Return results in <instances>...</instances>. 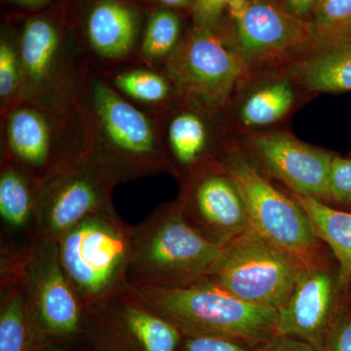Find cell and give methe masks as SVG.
<instances>
[{"instance_id": "e0dca14e", "label": "cell", "mask_w": 351, "mask_h": 351, "mask_svg": "<svg viewBox=\"0 0 351 351\" xmlns=\"http://www.w3.org/2000/svg\"><path fill=\"white\" fill-rule=\"evenodd\" d=\"M156 119L169 174L178 184L221 161L230 145L221 114L182 99Z\"/></svg>"}, {"instance_id": "836d02e7", "label": "cell", "mask_w": 351, "mask_h": 351, "mask_svg": "<svg viewBox=\"0 0 351 351\" xmlns=\"http://www.w3.org/2000/svg\"><path fill=\"white\" fill-rule=\"evenodd\" d=\"M73 341H46V343H38V345L34 346L32 351H93L87 343L85 348L71 346V345L73 343Z\"/></svg>"}, {"instance_id": "d4e9b609", "label": "cell", "mask_w": 351, "mask_h": 351, "mask_svg": "<svg viewBox=\"0 0 351 351\" xmlns=\"http://www.w3.org/2000/svg\"><path fill=\"white\" fill-rule=\"evenodd\" d=\"M182 21L180 14L159 7L147 18L138 46L136 63L161 68L181 43Z\"/></svg>"}, {"instance_id": "d6a6232c", "label": "cell", "mask_w": 351, "mask_h": 351, "mask_svg": "<svg viewBox=\"0 0 351 351\" xmlns=\"http://www.w3.org/2000/svg\"><path fill=\"white\" fill-rule=\"evenodd\" d=\"M281 4L300 19L309 23L318 0H279Z\"/></svg>"}, {"instance_id": "8992f818", "label": "cell", "mask_w": 351, "mask_h": 351, "mask_svg": "<svg viewBox=\"0 0 351 351\" xmlns=\"http://www.w3.org/2000/svg\"><path fill=\"white\" fill-rule=\"evenodd\" d=\"M133 232L119 215L98 213L58 239L60 263L84 306L128 287Z\"/></svg>"}, {"instance_id": "7a4b0ae2", "label": "cell", "mask_w": 351, "mask_h": 351, "mask_svg": "<svg viewBox=\"0 0 351 351\" xmlns=\"http://www.w3.org/2000/svg\"><path fill=\"white\" fill-rule=\"evenodd\" d=\"M221 253L184 221L177 200L162 203L134 226L127 283L188 287L206 278Z\"/></svg>"}, {"instance_id": "9c48e42d", "label": "cell", "mask_w": 351, "mask_h": 351, "mask_svg": "<svg viewBox=\"0 0 351 351\" xmlns=\"http://www.w3.org/2000/svg\"><path fill=\"white\" fill-rule=\"evenodd\" d=\"M221 161L241 191L252 230L302 261L325 246L304 210L260 174L232 138Z\"/></svg>"}, {"instance_id": "d6986e66", "label": "cell", "mask_w": 351, "mask_h": 351, "mask_svg": "<svg viewBox=\"0 0 351 351\" xmlns=\"http://www.w3.org/2000/svg\"><path fill=\"white\" fill-rule=\"evenodd\" d=\"M142 18L124 0H93L77 36L88 63L99 69L136 63L142 38Z\"/></svg>"}, {"instance_id": "3957f363", "label": "cell", "mask_w": 351, "mask_h": 351, "mask_svg": "<svg viewBox=\"0 0 351 351\" xmlns=\"http://www.w3.org/2000/svg\"><path fill=\"white\" fill-rule=\"evenodd\" d=\"M129 288L184 337L263 343L277 335L276 309L241 301L207 279L182 288Z\"/></svg>"}, {"instance_id": "5bb4252c", "label": "cell", "mask_w": 351, "mask_h": 351, "mask_svg": "<svg viewBox=\"0 0 351 351\" xmlns=\"http://www.w3.org/2000/svg\"><path fill=\"white\" fill-rule=\"evenodd\" d=\"M230 138L246 160L269 181L329 203L332 165L337 154L279 129Z\"/></svg>"}, {"instance_id": "7c38bea8", "label": "cell", "mask_w": 351, "mask_h": 351, "mask_svg": "<svg viewBox=\"0 0 351 351\" xmlns=\"http://www.w3.org/2000/svg\"><path fill=\"white\" fill-rule=\"evenodd\" d=\"M339 263L325 246L302 263L292 292L277 309V335L293 337L322 351L328 335L348 304Z\"/></svg>"}, {"instance_id": "2e32d148", "label": "cell", "mask_w": 351, "mask_h": 351, "mask_svg": "<svg viewBox=\"0 0 351 351\" xmlns=\"http://www.w3.org/2000/svg\"><path fill=\"white\" fill-rule=\"evenodd\" d=\"M117 184L86 154L40 181V239L58 242L90 215L117 214L112 199Z\"/></svg>"}, {"instance_id": "9a60e30c", "label": "cell", "mask_w": 351, "mask_h": 351, "mask_svg": "<svg viewBox=\"0 0 351 351\" xmlns=\"http://www.w3.org/2000/svg\"><path fill=\"white\" fill-rule=\"evenodd\" d=\"M182 218L202 239L223 248L252 230L241 191L223 161L179 182Z\"/></svg>"}, {"instance_id": "44dd1931", "label": "cell", "mask_w": 351, "mask_h": 351, "mask_svg": "<svg viewBox=\"0 0 351 351\" xmlns=\"http://www.w3.org/2000/svg\"><path fill=\"white\" fill-rule=\"evenodd\" d=\"M284 69L306 94L351 91V27L313 36Z\"/></svg>"}, {"instance_id": "f1b7e54d", "label": "cell", "mask_w": 351, "mask_h": 351, "mask_svg": "<svg viewBox=\"0 0 351 351\" xmlns=\"http://www.w3.org/2000/svg\"><path fill=\"white\" fill-rule=\"evenodd\" d=\"M265 343L221 337H184L180 351H263Z\"/></svg>"}, {"instance_id": "ac0fdd59", "label": "cell", "mask_w": 351, "mask_h": 351, "mask_svg": "<svg viewBox=\"0 0 351 351\" xmlns=\"http://www.w3.org/2000/svg\"><path fill=\"white\" fill-rule=\"evenodd\" d=\"M306 94L286 69L252 75L221 114L230 137L274 130Z\"/></svg>"}, {"instance_id": "ffe728a7", "label": "cell", "mask_w": 351, "mask_h": 351, "mask_svg": "<svg viewBox=\"0 0 351 351\" xmlns=\"http://www.w3.org/2000/svg\"><path fill=\"white\" fill-rule=\"evenodd\" d=\"M40 239V181L0 158V258L27 257Z\"/></svg>"}, {"instance_id": "f546056e", "label": "cell", "mask_w": 351, "mask_h": 351, "mask_svg": "<svg viewBox=\"0 0 351 351\" xmlns=\"http://www.w3.org/2000/svg\"><path fill=\"white\" fill-rule=\"evenodd\" d=\"M228 0H195L193 25L218 31Z\"/></svg>"}, {"instance_id": "cb8c5ba5", "label": "cell", "mask_w": 351, "mask_h": 351, "mask_svg": "<svg viewBox=\"0 0 351 351\" xmlns=\"http://www.w3.org/2000/svg\"><path fill=\"white\" fill-rule=\"evenodd\" d=\"M34 346L23 276L0 282V351H32Z\"/></svg>"}, {"instance_id": "ba28073f", "label": "cell", "mask_w": 351, "mask_h": 351, "mask_svg": "<svg viewBox=\"0 0 351 351\" xmlns=\"http://www.w3.org/2000/svg\"><path fill=\"white\" fill-rule=\"evenodd\" d=\"M302 263L251 230L221 248L205 279L241 301L277 311L292 292Z\"/></svg>"}, {"instance_id": "8fae6325", "label": "cell", "mask_w": 351, "mask_h": 351, "mask_svg": "<svg viewBox=\"0 0 351 351\" xmlns=\"http://www.w3.org/2000/svg\"><path fill=\"white\" fill-rule=\"evenodd\" d=\"M83 339L93 351H180L184 335L128 286L84 306Z\"/></svg>"}, {"instance_id": "4fadbf2b", "label": "cell", "mask_w": 351, "mask_h": 351, "mask_svg": "<svg viewBox=\"0 0 351 351\" xmlns=\"http://www.w3.org/2000/svg\"><path fill=\"white\" fill-rule=\"evenodd\" d=\"M23 288L31 315L34 346L46 341L83 339L84 304L64 272L57 241L39 240L25 263Z\"/></svg>"}, {"instance_id": "484cf974", "label": "cell", "mask_w": 351, "mask_h": 351, "mask_svg": "<svg viewBox=\"0 0 351 351\" xmlns=\"http://www.w3.org/2000/svg\"><path fill=\"white\" fill-rule=\"evenodd\" d=\"M22 66L16 29L4 25L0 34V114L21 101Z\"/></svg>"}, {"instance_id": "52a82bcc", "label": "cell", "mask_w": 351, "mask_h": 351, "mask_svg": "<svg viewBox=\"0 0 351 351\" xmlns=\"http://www.w3.org/2000/svg\"><path fill=\"white\" fill-rule=\"evenodd\" d=\"M161 68L180 99L218 114L252 75L218 31L195 25Z\"/></svg>"}, {"instance_id": "8d00e7d4", "label": "cell", "mask_w": 351, "mask_h": 351, "mask_svg": "<svg viewBox=\"0 0 351 351\" xmlns=\"http://www.w3.org/2000/svg\"><path fill=\"white\" fill-rule=\"evenodd\" d=\"M348 304H350V306L351 307V288L348 290Z\"/></svg>"}, {"instance_id": "83f0119b", "label": "cell", "mask_w": 351, "mask_h": 351, "mask_svg": "<svg viewBox=\"0 0 351 351\" xmlns=\"http://www.w3.org/2000/svg\"><path fill=\"white\" fill-rule=\"evenodd\" d=\"M328 205L343 211L351 212V157L335 156Z\"/></svg>"}, {"instance_id": "e575fe53", "label": "cell", "mask_w": 351, "mask_h": 351, "mask_svg": "<svg viewBox=\"0 0 351 351\" xmlns=\"http://www.w3.org/2000/svg\"><path fill=\"white\" fill-rule=\"evenodd\" d=\"M152 2L159 4L164 8L173 9V10H184L191 8L193 10L195 0H151Z\"/></svg>"}, {"instance_id": "d590c367", "label": "cell", "mask_w": 351, "mask_h": 351, "mask_svg": "<svg viewBox=\"0 0 351 351\" xmlns=\"http://www.w3.org/2000/svg\"><path fill=\"white\" fill-rule=\"evenodd\" d=\"M9 3L20 7V8L29 9V10H38L48 5L52 0H5Z\"/></svg>"}, {"instance_id": "4316f807", "label": "cell", "mask_w": 351, "mask_h": 351, "mask_svg": "<svg viewBox=\"0 0 351 351\" xmlns=\"http://www.w3.org/2000/svg\"><path fill=\"white\" fill-rule=\"evenodd\" d=\"M309 24L313 36L351 27V0H318Z\"/></svg>"}, {"instance_id": "4dcf8cb0", "label": "cell", "mask_w": 351, "mask_h": 351, "mask_svg": "<svg viewBox=\"0 0 351 351\" xmlns=\"http://www.w3.org/2000/svg\"><path fill=\"white\" fill-rule=\"evenodd\" d=\"M322 351H351V307L348 301L328 335Z\"/></svg>"}, {"instance_id": "5b68a950", "label": "cell", "mask_w": 351, "mask_h": 351, "mask_svg": "<svg viewBox=\"0 0 351 351\" xmlns=\"http://www.w3.org/2000/svg\"><path fill=\"white\" fill-rule=\"evenodd\" d=\"M17 34L22 66L20 103L47 108L76 105L90 64L77 36L44 14L25 18Z\"/></svg>"}, {"instance_id": "603a6c76", "label": "cell", "mask_w": 351, "mask_h": 351, "mask_svg": "<svg viewBox=\"0 0 351 351\" xmlns=\"http://www.w3.org/2000/svg\"><path fill=\"white\" fill-rule=\"evenodd\" d=\"M304 210L321 241L339 263L341 281L351 288V212L343 211L309 196L281 188Z\"/></svg>"}, {"instance_id": "1f68e13d", "label": "cell", "mask_w": 351, "mask_h": 351, "mask_svg": "<svg viewBox=\"0 0 351 351\" xmlns=\"http://www.w3.org/2000/svg\"><path fill=\"white\" fill-rule=\"evenodd\" d=\"M263 351H316L311 343L293 337L276 335L265 345Z\"/></svg>"}, {"instance_id": "7402d4cb", "label": "cell", "mask_w": 351, "mask_h": 351, "mask_svg": "<svg viewBox=\"0 0 351 351\" xmlns=\"http://www.w3.org/2000/svg\"><path fill=\"white\" fill-rule=\"evenodd\" d=\"M100 71L119 93L154 117L166 112L180 99L162 68L129 63Z\"/></svg>"}, {"instance_id": "277c9868", "label": "cell", "mask_w": 351, "mask_h": 351, "mask_svg": "<svg viewBox=\"0 0 351 351\" xmlns=\"http://www.w3.org/2000/svg\"><path fill=\"white\" fill-rule=\"evenodd\" d=\"M0 158L43 181L86 154V127L77 104L47 108L18 103L0 114Z\"/></svg>"}, {"instance_id": "6da1fadb", "label": "cell", "mask_w": 351, "mask_h": 351, "mask_svg": "<svg viewBox=\"0 0 351 351\" xmlns=\"http://www.w3.org/2000/svg\"><path fill=\"white\" fill-rule=\"evenodd\" d=\"M77 106L86 127V156L117 182L169 174L156 117L87 66Z\"/></svg>"}, {"instance_id": "30bf717a", "label": "cell", "mask_w": 351, "mask_h": 351, "mask_svg": "<svg viewBox=\"0 0 351 351\" xmlns=\"http://www.w3.org/2000/svg\"><path fill=\"white\" fill-rule=\"evenodd\" d=\"M218 32L251 75L284 68L313 40L311 24L279 0H249L244 12Z\"/></svg>"}]
</instances>
